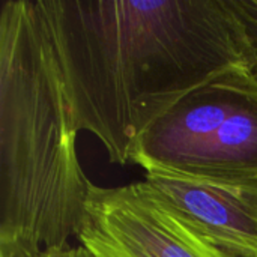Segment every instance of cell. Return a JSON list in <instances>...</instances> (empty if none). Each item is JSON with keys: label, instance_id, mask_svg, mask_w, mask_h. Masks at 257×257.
I'll use <instances>...</instances> for the list:
<instances>
[{"label": "cell", "instance_id": "obj_1", "mask_svg": "<svg viewBox=\"0 0 257 257\" xmlns=\"http://www.w3.org/2000/svg\"><path fill=\"white\" fill-rule=\"evenodd\" d=\"M74 130L116 164L185 93L257 66V0H35Z\"/></svg>", "mask_w": 257, "mask_h": 257}, {"label": "cell", "instance_id": "obj_2", "mask_svg": "<svg viewBox=\"0 0 257 257\" xmlns=\"http://www.w3.org/2000/svg\"><path fill=\"white\" fill-rule=\"evenodd\" d=\"M35 2L0 9V257H41L78 233L92 182Z\"/></svg>", "mask_w": 257, "mask_h": 257}, {"label": "cell", "instance_id": "obj_3", "mask_svg": "<svg viewBox=\"0 0 257 257\" xmlns=\"http://www.w3.org/2000/svg\"><path fill=\"white\" fill-rule=\"evenodd\" d=\"M77 239L93 257H236L187 224L145 181L92 184Z\"/></svg>", "mask_w": 257, "mask_h": 257}, {"label": "cell", "instance_id": "obj_4", "mask_svg": "<svg viewBox=\"0 0 257 257\" xmlns=\"http://www.w3.org/2000/svg\"><path fill=\"white\" fill-rule=\"evenodd\" d=\"M257 92V66L229 68L194 87L137 139L131 163L146 172H178L220 125Z\"/></svg>", "mask_w": 257, "mask_h": 257}, {"label": "cell", "instance_id": "obj_5", "mask_svg": "<svg viewBox=\"0 0 257 257\" xmlns=\"http://www.w3.org/2000/svg\"><path fill=\"white\" fill-rule=\"evenodd\" d=\"M145 182L187 224L236 257H257V182L146 172Z\"/></svg>", "mask_w": 257, "mask_h": 257}, {"label": "cell", "instance_id": "obj_6", "mask_svg": "<svg viewBox=\"0 0 257 257\" xmlns=\"http://www.w3.org/2000/svg\"><path fill=\"white\" fill-rule=\"evenodd\" d=\"M172 173L257 182V92Z\"/></svg>", "mask_w": 257, "mask_h": 257}, {"label": "cell", "instance_id": "obj_7", "mask_svg": "<svg viewBox=\"0 0 257 257\" xmlns=\"http://www.w3.org/2000/svg\"><path fill=\"white\" fill-rule=\"evenodd\" d=\"M41 257H78V250L71 247L69 244L60 248H48L42 253Z\"/></svg>", "mask_w": 257, "mask_h": 257}, {"label": "cell", "instance_id": "obj_8", "mask_svg": "<svg viewBox=\"0 0 257 257\" xmlns=\"http://www.w3.org/2000/svg\"><path fill=\"white\" fill-rule=\"evenodd\" d=\"M77 250H78V257H93L86 248H83L81 245L80 247H77Z\"/></svg>", "mask_w": 257, "mask_h": 257}]
</instances>
